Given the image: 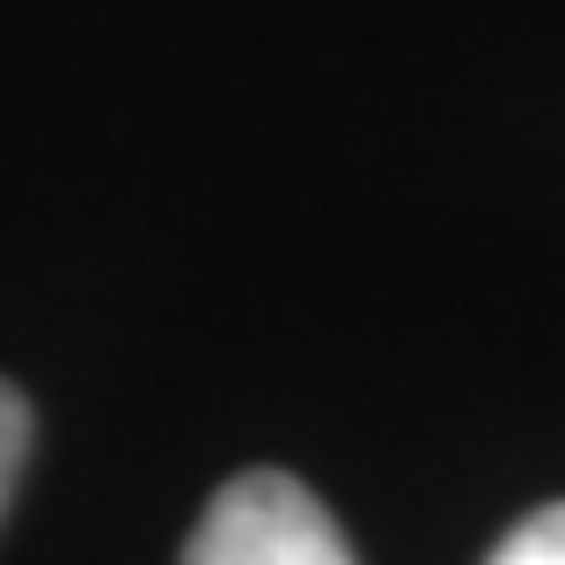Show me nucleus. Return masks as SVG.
<instances>
[{
    "label": "nucleus",
    "instance_id": "f257e3e1",
    "mask_svg": "<svg viewBox=\"0 0 565 565\" xmlns=\"http://www.w3.org/2000/svg\"><path fill=\"white\" fill-rule=\"evenodd\" d=\"M184 565H353V551L301 478L243 470L199 514Z\"/></svg>",
    "mask_w": 565,
    "mask_h": 565
},
{
    "label": "nucleus",
    "instance_id": "f03ea898",
    "mask_svg": "<svg viewBox=\"0 0 565 565\" xmlns=\"http://www.w3.org/2000/svg\"><path fill=\"white\" fill-rule=\"evenodd\" d=\"M484 565H565V500L536 507L529 522H514V529H507V544L492 551Z\"/></svg>",
    "mask_w": 565,
    "mask_h": 565
},
{
    "label": "nucleus",
    "instance_id": "7ed1b4c3",
    "mask_svg": "<svg viewBox=\"0 0 565 565\" xmlns=\"http://www.w3.org/2000/svg\"><path fill=\"white\" fill-rule=\"evenodd\" d=\"M22 462H30V397L15 382H0V514L22 484Z\"/></svg>",
    "mask_w": 565,
    "mask_h": 565
}]
</instances>
